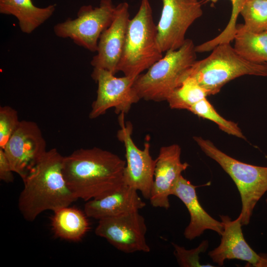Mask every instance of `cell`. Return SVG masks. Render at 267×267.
I'll use <instances>...</instances> for the list:
<instances>
[{
  "mask_svg": "<svg viewBox=\"0 0 267 267\" xmlns=\"http://www.w3.org/2000/svg\"><path fill=\"white\" fill-rule=\"evenodd\" d=\"M125 166L126 161L118 155L94 147L80 148L64 156L62 172L76 198L87 201L121 187Z\"/></svg>",
  "mask_w": 267,
  "mask_h": 267,
  "instance_id": "1",
  "label": "cell"
},
{
  "mask_svg": "<svg viewBox=\"0 0 267 267\" xmlns=\"http://www.w3.org/2000/svg\"><path fill=\"white\" fill-rule=\"evenodd\" d=\"M63 157L55 148L47 151L23 179L18 207L26 220L32 222L45 211L54 212L77 200L63 175Z\"/></svg>",
  "mask_w": 267,
  "mask_h": 267,
  "instance_id": "2",
  "label": "cell"
},
{
  "mask_svg": "<svg viewBox=\"0 0 267 267\" xmlns=\"http://www.w3.org/2000/svg\"><path fill=\"white\" fill-rule=\"evenodd\" d=\"M196 53L193 42L189 39L179 48L166 52L164 57L135 79L133 87L140 99L166 101L186 78L196 61Z\"/></svg>",
  "mask_w": 267,
  "mask_h": 267,
  "instance_id": "3",
  "label": "cell"
},
{
  "mask_svg": "<svg viewBox=\"0 0 267 267\" xmlns=\"http://www.w3.org/2000/svg\"><path fill=\"white\" fill-rule=\"evenodd\" d=\"M162 53L149 0H141L138 11L129 21L117 72L136 78L161 59Z\"/></svg>",
  "mask_w": 267,
  "mask_h": 267,
  "instance_id": "4",
  "label": "cell"
},
{
  "mask_svg": "<svg viewBox=\"0 0 267 267\" xmlns=\"http://www.w3.org/2000/svg\"><path fill=\"white\" fill-rule=\"evenodd\" d=\"M244 75L267 77V62H255L241 56L230 43L218 45L207 57L196 61L187 73L208 95L220 92L224 85Z\"/></svg>",
  "mask_w": 267,
  "mask_h": 267,
  "instance_id": "5",
  "label": "cell"
},
{
  "mask_svg": "<svg viewBox=\"0 0 267 267\" xmlns=\"http://www.w3.org/2000/svg\"><path fill=\"white\" fill-rule=\"evenodd\" d=\"M202 151L215 160L230 177L239 192L242 208L239 216L243 225H247L258 202L267 191V167L239 161L218 148L208 139L194 136Z\"/></svg>",
  "mask_w": 267,
  "mask_h": 267,
  "instance_id": "6",
  "label": "cell"
},
{
  "mask_svg": "<svg viewBox=\"0 0 267 267\" xmlns=\"http://www.w3.org/2000/svg\"><path fill=\"white\" fill-rule=\"evenodd\" d=\"M115 6L112 0H101L99 5H83L74 19L68 18L53 27L55 34L61 38H69L74 43L91 52H96L102 33L111 23Z\"/></svg>",
  "mask_w": 267,
  "mask_h": 267,
  "instance_id": "7",
  "label": "cell"
},
{
  "mask_svg": "<svg viewBox=\"0 0 267 267\" xmlns=\"http://www.w3.org/2000/svg\"><path fill=\"white\" fill-rule=\"evenodd\" d=\"M125 114L118 117L120 129L117 137L123 143L126 151V166L124 173V184L141 192L143 197L149 199L154 181L155 160L150 153V137L144 143L143 149L138 148L132 137L133 126L125 122Z\"/></svg>",
  "mask_w": 267,
  "mask_h": 267,
  "instance_id": "8",
  "label": "cell"
},
{
  "mask_svg": "<svg viewBox=\"0 0 267 267\" xmlns=\"http://www.w3.org/2000/svg\"><path fill=\"white\" fill-rule=\"evenodd\" d=\"M161 15L157 25L159 46L162 52L176 50L185 42L190 26L203 14L199 0H162Z\"/></svg>",
  "mask_w": 267,
  "mask_h": 267,
  "instance_id": "9",
  "label": "cell"
},
{
  "mask_svg": "<svg viewBox=\"0 0 267 267\" xmlns=\"http://www.w3.org/2000/svg\"><path fill=\"white\" fill-rule=\"evenodd\" d=\"M91 77L97 84V89L89 114L90 119L104 114L111 108H115L117 114H127L132 105L140 99L133 87L136 78L117 77L112 72L99 68H93Z\"/></svg>",
  "mask_w": 267,
  "mask_h": 267,
  "instance_id": "10",
  "label": "cell"
},
{
  "mask_svg": "<svg viewBox=\"0 0 267 267\" xmlns=\"http://www.w3.org/2000/svg\"><path fill=\"white\" fill-rule=\"evenodd\" d=\"M13 171L24 179L46 152V143L37 124L20 121L3 148Z\"/></svg>",
  "mask_w": 267,
  "mask_h": 267,
  "instance_id": "11",
  "label": "cell"
},
{
  "mask_svg": "<svg viewBox=\"0 0 267 267\" xmlns=\"http://www.w3.org/2000/svg\"><path fill=\"white\" fill-rule=\"evenodd\" d=\"M146 231L145 219L138 211L100 220L95 229L96 235L125 253L150 252Z\"/></svg>",
  "mask_w": 267,
  "mask_h": 267,
  "instance_id": "12",
  "label": "cell"
},
{
  "mask_svg": "<svg viewBox=\"0 0 267 267\" xmlns=\"http://www.w3.org/2000/svg\"><path fill=\"white\" fill-rule=\"evenodd\" d=\"M130 19L127 2H122L115 6L112 21L101 34L97 54L91 60L93 68L105 69L114 74L117 72Z\"/></svg>",
  "mask_w": 267,
  "mask_h": 267,
  "instance_id": "13",
  "label": "cell"
},
{
  "mask_svg": "<svg viewBox=\"0 0 267 267\" xmlns=\"http://www.w3.org/2000/svg\"><path fill=\"white\" fill-rule=\"evenodd\" d=\"M223 226L219 245L208 255L212 261L222 266L226 260L237 259L256 267H267V254H257L245 240L241 217L232 221L228 216H220Z\"/></svg>",
  "mask_w": 267,
  "mask_h": 267,
  "instance_id": "14",
  "label": "cell"
},
{
  "mask_svg": "<svg viewBox=\"0 0 267 267\" xmlns=\"http://www.w3.org/2000/svg\"><path fill=\"white\" fill-rule=\"evenodd\" d=\"M181 148L177 144L161 147L155 159L154 181L149 200L154 207L168 209L175 184L181 173L188 167L180 160Z\"/></svg>",
  "mask_w": 267,
  "mask_h": 267,
  "instance_id": "15",
  "label": "cell"
},
{
  "mask_svg": "<svg viewBox=\"0 0 267 267\" xmlns=\"http://www.w3.org/2000/svg\"><path fill=\"white\" fill-rule=\"evenodd\" d=\"M196 187L181 175L172 194L183 202L190 215L189 223L183 233L185 238L193 240L199 237L206 230L214 231L221 235L223 228L222 222L212 217L203 208L198 200Z\"/></svg>",
  "mask_w": 267,
  "mask_h": 267,
  "instance_id": "16",
  "label": "cell"
},
{
  "mask_svg": "<svg viewBox=\"0 0 267 267\" xmlns=\"http://www.w3.org/2000/svg\"><path fill=\"white\" fill-rule=\"evenodd\" d=\"M137 191L125 184L113 193L86 201L84 212L96 220L113 217L139 211L146 205Z\"/></svg>",
  "mask_w": 267,
  "mask_h": 267,
  "instance_id": "17",
  "label": "cell"
},
{
  "mask_svg": "<svg viewBox=\"0 0 267 267\" xmlns=\"http://www.w3.org/2000/svg\"><path fill=\"white\" fill-rule=\"evenodd\" d=\"M55 7V4H52L39 7L33 4L32 0H0V13L15 16L21 31L28 34L49 19Z\"/></svg>",
  "mask_w": 267,
  "mask_h": 267,
  "instance_id": "18",
  "label": "cell"
},
{
  "mask_svg": "<svg viewBox=\"0 0 267 267\" xmlns=\"http://www.w3.org/2000/svg\"><path fill=\"white\" fill-rule=\"evenodd\" d=\"M53 212L51 226L57 237L69 241H78L88 231L89 223L85 212L69 206Z\"/></svg>",
  "mask_w": 267,
  "mask_h": 267,
  "instance_id": "19",
  "label": "cell"
},
{
  "mask_svg": "<svg viewBox=\"0 0 267 267\" xmlns=\"http://www.w3.org/2000/svg\"><path fill=\"white\" fill-rule=\"evenodd\" d=\"M234 48L245 59L255 62H267V30L255 33L236 26Z\"/></svg>",
  "mask_w": 267,
  "mask_h": 267,
  "instance_id": "20",
  "label": "cell"
},
{
  "mask_svg": "<svg viewBox=\"0 0 267 267\" xmlns=\"http://www.w3.org/2000/svg\"><path fill=\"white\" fill-rule=\"evenodd\" d=\"M208 95L206 90L197 81L188 76L173 91L166 101L172 109L189 111L193 105Z\"/></svg>",
  "mask_w": 267,
  "mask_h": 267,
  "instance_id": "21",
  "label": "cell"
},
{
  "mask_svg": "<svg viewBox=\"0 0 267 267\" xmlns=\"http://www.w3.org/2000/svg\"><path fill=\"white\" fill-rule=\"evenodd\" d=\"M240 14L244 20L246 30L260 33L267 30V0L245 1Z\"/></svg>",
  "mask_w": 267,
  "mask_h": 267,
  "instance_id": "22",
  "label": "cell"
},
{
  "mask_svg": "<svg viewBox=\"0 0 267 267\" xmlns=\"http://www.w3.org/2000/svg\"><path fill=\"white\" fill-rule=\"evenodd\" d=\"M218 0H203L204 2L216 3ZM232 11L230 19L224 29L216 37L195 46L197 53L212 50L218 45L222 43H230L234 40L236 31L238 16L244 2V0H230Z\"/></svg>",
  "mask_w": 267,
  "mask_h": 267,
  "instance_id": "23",
  "label": "cell"
},
{
  "mask_svg": "<svg viewBox=\"0 0 267 267\" xmlns=\"http://www.w3.org/2000/svg\"><path fill=\"white\" fill-rule=\"evenodd\" d=\"M189 111L198 117L214 122L222 131L227 134L245 139L237 124L221 116L206 98L195 104Z\"/></svg>",
  "mask_w": 267,
  "mask_h": 267,
  "instance_id": "24",
  "label": "cell"
},
{
  "mask_svg": "<svg viewBox=\"0 0 267 267\" xmlns=\"http://www.w3.org/2000/svg\"><path fill=\"white\" fill-rule=\"evenodd\" d=\"M20 121L17 111L9 106L0 107V148H3Z\"/></svg>",
  "mask_w": 267,
  "mask_h": 267,
  "instance_id": "25",
  "label": "cell"
},
{
  "mask_svg": "<svg viewBox=\"0 0 267 267\" xmlns=\"http://www.w3.org/2000/svg\"><path fill=\"white\" fill-rule=\"evenodd\" d=\"M175 248L174 254L180 267H214L210 264L203 265L199 262V254L205 252L208 247L207 240L203 241L196 248L187 250L175 243H172Z\"/></svg>",
  "mask_w": 267,
  "mask_h": 267,
  "instance_id": "26",
  "label": "cell"
},
{
  "mask_svg": "<svg viewBox=\"0 0 267 267\" xmlns=\"http://www.w3.org/2000/svg\"><path fill=\"white\" fill-rule=\"evenodd\" d=\"M13 173L3 149L0 148V179L6 183L12 182Z\"/></svg>",
  "mask_w": 267,
  "mask_h": 267,
  "instance_id": "27",
  "label": "cell"
},
{
  "mask_svg": "<svg viewBox=\"0 0 267 267\" xmlns=\"http://www.w3.org/2000/svg\"><path fill=\"white\" fill-rule=\"evenodd\" d=\"M266 203L267 204V198L266 199Z\"/></svg>",
  "mask_w": 267,
  "mask_h": 267,
  "instance_id": "28",
  "label": "cell"
},
{
  "mask_svg": "<svg viewBox=\"0 0 267 267\" xmlns=\"http://www.w3.org/2000/svg\"><path fill=\"white\" fill-rule=\"evenodd\" d=\"M247 0H244V1H247Z\"/></svg>",
  "mask_w": 267,
  "mask_h": 267,
  "instance_id": "29",
  "label": "cell"
}]
</instances>
